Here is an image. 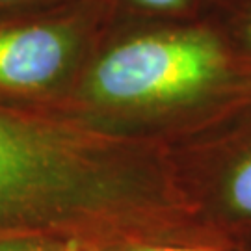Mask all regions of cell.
<instances>
[{
    "mask_svg": "<svg viewBox=\"0 0 251 251\" xmlns=\"http://www.w3.org/2000/svg\"><path fill=\"white\" fill-rule=\"evenodd\" d=\"M166 208L168 182L136 147L0 108L4 234L140 222Z\"/></svg>",
    "mask_w": 251,
    "mask_h": 251,
    "instance_id": "1",
    "label": "cell"
},
{
    "mask_svg": "<svg viewBox=\"0 0 251 251\" xmlns=\"http://www.w3.org/2000/svg\"><path fill=\"white\" fill-rule=\"evenodd\" d=\"M227 54L208 32L177 30L126 39L88 71L82 93L108 110H154L198 99L224 80Z\"/></svg>",
    "mask_w": 251,
    "mask_h": 251,
    "instance_id": "2",
    "label": "cell"
},
{
    "mask_svg": "<svg viewBox=\"0 0 251 251\" xmlns=\"http://www.w3.org/2000/svg\"><path fill=\"white\" fill-rule=\"evenodd\" d=\"M78 37L63 23L0 28V90L34 93L50 88L69 71Z\"/></svg>",
    "mask_w": 251,
    "mask_h": 251,
    "instance_id": "3",
    "label": "cell"
},
{
    "mask_svg": "<svg viewBox=\"0 0 251 251\" xmlns=\"http://www.w3.org/2000/svg\"><path fill=\"white\" fill-rule=\"evenodd\" d=\"M224 199L234 214L251 218V152L229 171L224 184Z\"/></svg>",
    "mask_w": 251,
    "mask_h": 251,
    "instance_id": "4",
    "label": "cell"
},
{
    "mask_svg": "<svg viewBox=\"0 0 251 251\" xmlns=\"http://www.w3.org/2000/svg\"><path fill=\"white\" fill-rule=\"evenodd\" d=\"M0 251H95L82 242L49 234H0Z\"/></svg>",
    "mask_w": 251,
    "mask_h": 251,
    "instance_id": "5",
    "label": "cell"
},
{
    "mask_svg": "<svg viewBox=\"0 0 251 251\" xmlns=\"http://www.w3.org/2000/svg\"><path fill=\"white\" fill-rule=\"evenodd\" d=\"M117 251H206L199 250V248H186V246H170V244H145V242H136V244H126Z\"/></svg>",
    "mask_w": 251,
    "mask_h": 251,
    "instance_id": "6",
    "label": "cell"
},
{
    "mask_svg": "<svg viewBox=\"0 0 251 251\" xmlns=\"http://www.w3.org/2000/svg\"><path fill=\"white\" fill-rule=\"evenodd\" d=\"M246 39H248V43H250V47H251V19H250V23H248V28H246Z\"/></svg>",
    "mask_w": 251,
    "mask_h": 251,
    "instance_id": "7",
    "label": "cell"
},
{
    "mask_svg": "<svg viewBox=\"0 0 251 251\" xmlns=\"http://www.w3.org/2000/svg\"><path fill=\"white\" fill-rule=\"evenodd\" d=\"M23 0H0V4H19Z\"/></svg>",
    "mask_w": 251,
    "mask_h": 251,
    "instance_id": "8",
    "label": "cell"
}]
</instances>
